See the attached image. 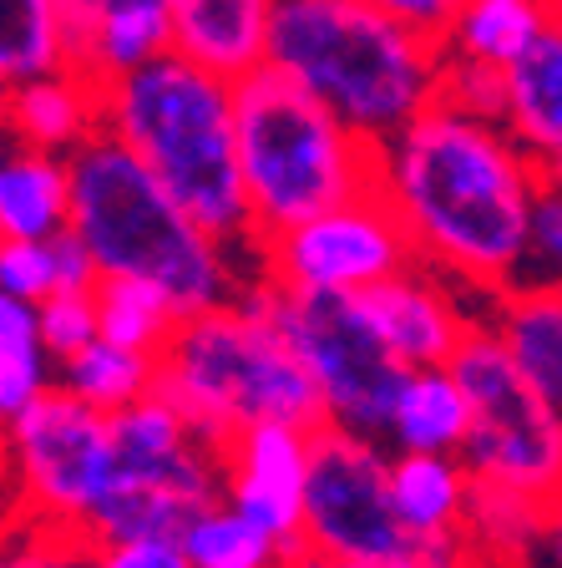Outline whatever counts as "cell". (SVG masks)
I'll return each instance as SVG.
<instances>
[{"mask_svg":"<svg viewBox=\"0 0 562 568\" xmlns=\"http://www.w3.org/2000/svg\"><path fill=\"white\" fill-rule=\"evenodd\" d=\"M380 193L396 203L421 264L487 300L517 284L542 158L507 122L431 102L380 142Z\"/></svg>","mask_w":562,"mask_h":568,"instance_id":"cell-1","label":"cell"},{"mask_svg":"<svg viewBox=\"0 0 562 568\" xmlns=\"http://www.w3.org/2000/svg\"><path fill=\"white\" fill-rule=\"evenodd\" d=\"M67 163L71 229L92 248L102 280L122 274V280L157 284L173 295L183 320L228 305L258 280L238 270V244L208 234L117 132H92Z\"/></svg>","mask_w":562,"mask_h":568,"instance_id":"cell-2","label":"cell"},{"mask_svg":"<svg viewBox=\"0 0 562 568\" xmlns=\"http://www.w3.org/2000/svg\"><path fill=\"white\" fill-rule=\"evenodd\" d=\"M269 67L315 92L360 138L386 142L441 102V36L375 0H279Z\"/></svg>","mask_w":562,"mask_h":568,"instance_id":"cell-3","label":"cell"},{"mask_svg":"<svg viewBox=\"0 0 562 568\" xmlns=\"http://www.w3.org/2000/svg\"><path fill=\"white\" fill-rule=\"evenodd\" d=\"M102 128L117 132L208 234L258 248L238 163V82L167 51L102 87Z\"/></svg>","mask_w":562,"mask_h":568,"instance_id":"cell-4","label":"cell"},{"mask_svg":"<svg viewBox=\"0 0 562 568\" xmlns=\"http://www.w3.org/2000/svg\"><path fill=\"white\" fill-rule=\"evenodd\" d=\"M157 396L218 452L254 422H289L305 432L329 422L315 376L274 320L264 280L177 325L157 355Z\"/></svg>","mask_w":562,"mask_h":568,"instance_id":"cell-5","label":"cell"},{"mask_svg":"<svg viewBox=\"0 0 562 568\" xmlns=\"http://www.w3.org/2000/svg\"><path fill=\"white\" fill-rule=\"evenodd\" d=\"M238 163L258 244L380 189V142L274 67L238 82Z\"/></svg>","mask_w":562,"mask_h":568,"instance_id":"cell-6","label":"cell"},{"mask_svg":"<svg viewBox=\"0 0 562 568\" xmlns=\"http://www.w3.org/2000/svg\"><path fill=\"white\" fill-rule=\"evenodd\" d=\"M16 528L71 532L92 544L96 513L117 483V432L112 416L51 386L41 402L6 422Z\"/></svg>","mask_w":562,"mask_h":568,"instance_id":"cell-7","label":"cell"},{"mask_svg":"<svg viewBox=\"0 0 562 568\" xmlns=\"http://www.w3.org/2000/svg\"><path fill=\"white\" fill-rule=\"evenodd\" d=\"M112 432H117V483L96 513L92 544L177 538L208 503L223 497V452L203 442L157 390L112 416Z\"/></svg>","mask_w":562,"mask_h":568,"instance_id":"cell-8","label":"cell"},{"mask_svg":"<svg viewBox=\"0 0 562 568\" xmlns=\"http://www.w3.org/2000/svg\"><path fill=\"white\" fill-rule=\"evenodd\" d=\"M446 366L457 371L471 402V437L461 457L477 483L552 503L562 493V412L517 371L487 315Z\"/></svg>","mask_w":562,"mask_h":568,"instance_id":"cell-9","label":"cell"},{"mask_svg":"<svg viewBox=\"0 0 562 568\" xmlns=\"http://www.w3.org/2000/svg\"><path fill=\"white\" fill-rule=\"evenodd\" d=\"M264 284H269L279 331L289 335L325 396V416L335 426L380 437L390 422V402L406 381V361L380 341L360 295H309V290H284L274 280Z\"/></svg>","mask_w":562,"mask_h":568,"instance_id":"cell-10","label":"cell"},{"mask_svg":"<svg viewBox=\"0 0 562 568\" xmlns=\"http://www.w3.org/2000/svg\"><path fill=\"white\" fill-rule=\"evenodd\" d=\"M416 260V239L380 189L335 203L258 244L264 280L309 295H365Z\"/></svg>","mask_w":562,"mask_h":568,"instance_id":"cell-11","label":"cell"},{"mask_svg":"<svg viewBox=\"0 0 562 568\" xmlns=\"http://www.w3.org/2000/svg\"><path fill=\"white\" fill-rule=\"evenodd\" d=\"M305 544L325 558H370L400 568L410 532L390 503V447L350 426H315L305 493Z\"/></svg>","mask_w":562,"mask_h":568,"instance_id":"cell-12","label":"cell"},{"mask_svg":"<svg viewBox=\"0 0 562 568\" xmlns=\"http://www.w3.org/2000/svg\"><path fill=\"white\" fill-rule=\"evenodd\" d=\"M315 432L289 422H254L223 447V497L264 532H274L289 554L305 544V493Z\"/></svg>","mask_w":562,"mask_h":568,"instance_id":"cell-13","label":"cell"},{"mask_svg":"<svg viewBox=\"0 0 562 568\" xmlns=\"http://www.w3.org/2000/svg\"><path fill=\"white\" fill-rule=\"evenodd\" d=\"M471 290L457 284L451 274L431 270V264H410V270L390 274L386 284L365 290L360 305L375 320V331L390 351L406 361V371L416 366H446L457 345L467 341V331L481 320V305H471Z\"/></svg>","mask_w":562,"mask_h":568,"instance_id":"cell-14","label":"cell"},{"mask_svg":"<svg viewBox=\"0 0 562 568\" xmlns=\"http://www.w3.org/2000/svg\"><path fill=\"white\" fill-rule=\"evenodd\" d=\"M274 6L279 0H173V51L228 82H244L269 67Z\"/></svg>","mask_w":562,"mask_h":568,"instance_id":"cell-15","label":"cell"},{"mask_svg":"<svg viewBox=\"0 0 562 568\" xmlns=\"http://www.w3.org/2000/svg\"><path fill=\"white\" fill-rule=\"evenodd\" d=\"M6 132L11 142L71 158L92 132H102V87L76 67L6 87Z\"/></svg>","mask_w":562,"mask_h":568,"instance_id":"cell-16","label":"cell"},{"mask_svg":"<svg viewBox=\"0 0 562 568\" xmlns=\"http://www.w3.org/2000/svg\"><path fill=\"white\" fill-rule=\"evenodd\" d=\"M477 473L467 457L446 452H390V503L410 538H457L467 532Z\"/></svg>","mask_w":562,"mask_h":568,"instance_id":"cell-17","label":"cell"},{"mask_svg":"<svg viewBox=\"0 0 562 568\" xmlns=\"http://www.w3.org/2000/svg\"><path fill=\"white\" fill-rule=\"evenodd\" d=\"M471 437V402L451 366H416L406 371L390 422L380 432L390 452H446L461 457Z\"/></svg>","mask_w":562,"mask_h":568,"instance_id":"cell-18","label":"cell"},{"mask_svg":"<svg viewBox=\"0 0 562 568\" xmlns=\"http://www.w3.org/2000/svg\"><path fill=\"white\" fill-rule=\"evenodd\" d=\"M481 315L517 361V371L562 412V290H502L481 300Z\"/></svg>","mask_w":562,"mask_h":568,"instance_id":"cell-19","label":"cell"},{"mask_svg":"<svg viewBox=\"0 0 562 568\" xmlns=\"http://www.w3.org/2000/svg\"><path fill=\"white\" fill-rule=\"evenodd\" d=\"M562 0H461L451 26L441 31V51L451 61H481L507 71L522 61L538 36L558 21Z\"/></svg>","mask_w":562,"mask_h":568,"instance_id":"cell-20","label":"cell"},{"mask_svg":"<svg viewBox=\"0 0 562 568\" xmlns=\"http://www.w3.org/2000/svg\"><path fill=\"white\" fill-rule=\"evenodd\" d=\"M71 229V163L11 142L0 163V239H51Z\"/></svg>","mask_w":562,"mask_h":568,"instance_id":"cell-21","label":"cell"},{"mask_svg":"<svg viewBox=\"0 0 562 568\" xmlns=\"http://www.w3.org/2000/svg\"><path fill=\"white\" fill-rule=\"evenodd\" d=\"M96 284L102 270L76 229L51 239H0V295L41 305L51 295H92Z\"/></svg>","mask_w":562,"mask_h":568,"instance_id":"cell-22","label":"cell"},{"mask_svg":"<svg viewBox=\"0 0 562 568\" xmlns=\"http://www.w3.org/2000/svg\"><path fill=\"white\" fill-rule=\"evenodd\" d=\"M507 128L538 158L562 148V11L538 47L507 67Z\"/></svg>","mask_w":562,"mask_h":568,"instance_id":"cell-23","label":"cell"},{"mask_svg":"<svg viewBox=\"0 0 562 568\" xmlns=\"http://www.w3.org/2000/svg\"><path fill=\"white\" fill-rule=\"evenodd\" d=\"M76 67V41L61 0H0V77L6 87Z\"/></svg>","mask_w":562,"mask_h":568,"instance_id":"cell-24","label":"cell"},{"mask_svg":"<svg viewBox=\"0 0 562 568\" xmlns=\"http://www.w3.org/2000/svg\"><path fill=\"white\" fill-rule=\"evenodd\" d=\"M57 386L71 390L76 402L96 406V412L117 416L127 406L147 402L157 390V355H142V351H127L117 341H92L86 351H76L71 361L57 366Z\"/></svg>","mask_w":562,"mask_h":568,"instance_id":"cell-25","label":"cell"},{"mask_svg":"<svg viewBox=\"0 0 562 568\" xmlns=\"http://www.w3.org/2000/svg\"><path fill=\"white\" fill-rule=\"evenodd\" d=\"M542 523H548V503L477 483L471 518H467V538H471V548H477V564L481 568L532 564L538 544H542Z\"/></svg>","mask_w":562,"mask_h":568,"instance_id":"cell-26","label":"cell"},{"mask_svg":"<svg viewBox=\"0 0 562 568\" xmlns=\"http://www.w3.org/2000/svg\"><path fill=\"white\" fill-rule=\"evenodd\" d=\"M57 386V355L41 335V310L31 300L0 295V416L11 422Z\"/></svg>","mask_w":562,"mask_h":568,"instance_id":"cell-27","label":"cell"},{"mask_svg":"<svg viewBox=\"0 0 562 568\" xmlns=\"http://www.w3.org/2000/svg\"><path fill=\"white\" fill-rule=\"evenodd\" d=\"M177 538H183L193 568H284L289 564V548L274 532L258 528L254 518H244L228 497L208 503Z\"/></svg>","mask_w":562,"mask_h":568,"instance_id":"cell-28","label":"cell"},{"mask_svg":"<svg viewBox=\"0 0 562 568\" xmlns=\"http://www.w3.org/2000/svg\"><path fill=\"white\" fill-rule=\"evenodd\" d=\"M96 315H102L106 341L142 355H163L177 325H183V310L173 305L167 290H157L147 280H122V274H106L96 284Z\"/></svg>","mask_w":562,"mask_h":568,"instance_id":"cell-29","label":"cell"},{"mask_svg":"<svg viewBox=\"0 0 562 568\" xmlns=\"http://www.w3.org/2000/svg\"><path fill=\"white\" fill-rule=\"evenodd\" d=\"M517 284L522 290H562V193L542 183L538 203H532L528 248L517 264Z\"/></svg>","mask_w":562,"mask_h":568,"instance_id":"cell-30","label":"cell"},{"mask_svg":"<svg viewBox=\"0 0 562 568\" xmlns=\"http://www.w3.org/2000/svg\"><path fill=\"white\" fill-rule=\"evenodd\" d=\"M41 335H47V351L61 361H71L76 351H86L92 341H102V315H96V290L92 295H51L41 300Z\"/></svg>","mask_w":562,"mask_h":568,"instance_id":"cell-31","label":"cell"},{"mask_svg":"<svg viewBox=\"0 0 562 568\" xmlns=\"http://www.w3.org/2000/svg\"><path fill=\"white\" fill-rule=\"evenodd\" d=\"M441 102L461 106V112H477V118L507 122V71L481 67V61H451L446 57Z\"/></svg>","mask_w":562,"mask_h":568,"instance_id":"cell-32","label":"cell"},{"mask_svg":"<svg viewBox=\"0 0 562 568\" xmlns=\"http://www.w3.org/2000/svg\"><path fill=\"white\" fill-rule=\"evenodd\" d=\"M86 568H193L183 538H102L86 548Z\"/></svg>","mask_w":562,"mask_h":568,"instance_id":"cell-33","label":"cell"},{"mask_svg":"<svg viewBox=\"0 0 562 568\" xmlns=\"http://www.w3.org/2000/svg\"><path fill=\"white\" fill-rule=\"evenodd\" d=\"M86 538L71 532H47V528H16L6 564L0 568H86Z\"/></svg>","mask_w":562,"mask_h":568,"instance_id":"cell-34","label":"cell"},{"mask_svg":"<svg viewBox=\"0 0 562 568\" xmlns=\"http://www.w3.org/2000/svg\"><path fill=\"white\" fill-rule=\"evenodd\" d=\"M153 6H173V0H61L67 11V26H71V41H82L96 21L106 16H122V11H153Z\"/></svg>","mask_w":562,"mask_h":568,"instance_id":"cell-35","label":"cell"},{"mask_svg":"<svg viewBox=\"0 0 562 568\" xmlns=\"http://www.w3.org/2000/svg\"><path fill=\"white\" fill-rule=\"evenodd\" d=\"M375 6H386V11H396L400 21L421 26V31L441 36L446 26H451V16H457L461 0H375Z\"/></svg>","mask_w":562,"mask_h":568,"instance_id":"cell-36","label":"cell"},{"mask_svg":"<svg viewBox=\"0 0 562 568\" xmlns=\"http://www.w3.org/2000/svg\"><path fill=\"white\" fill-rule=\"evenodd\" d=\"M538 558H542V564H548V568H562V493L548 503V523H542Z\"/></svg>","mask_w":562,"mask_h":568,"instance_id":"cell-37","label":"cell"},{"mask_svg":"<svg viewBox=\"0 0 562 568\" xmlns=\"http://www.w3.org/2000/svg\"><path fill=\"white\" fill-rule=\"evenodd\" d=\"M284 568H390V564H370V558H325V554H315V548H299V554H289Z\"/></svg>","mask_w":562,"mask_h":568,"instance_id":"cell-38","label":"cell"},{"mask_svg":"<svg viewBox=\"0 0 562 568\" xmlns=\"http://www.w3.org/2000/svg\"><path fill=\"white\" fill-rule=\"evenodd\" d=\"M542 183L562 193V148H558V153H552V158H542Z\"/></svg>","mask_w":562,"mask_h":568,"instance_id":"cell-39","label":"cell"}]
</instances>
